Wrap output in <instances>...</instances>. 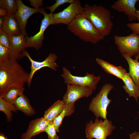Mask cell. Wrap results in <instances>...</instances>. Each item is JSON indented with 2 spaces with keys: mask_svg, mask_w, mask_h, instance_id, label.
I'll return each instance as SVG.
<instances>
[{
  "mask_svg": "<svg viewBox=\"0 0 139 139\" xmlns=\"http://www.w3.org/2000/svg\"><path fill=\"white\" fill-rule=\"evenodd\" d=\"M29 75L17 60L8 58L0 62V97L12 87L24 88Z\"/></svg>",
  "mask_w": 139,
  "mask_h": 139,
  "instance_id": "cell-1",
  "label": "cell"
},
{
  "mask_svg": "<svg viewBox=\"0 0 139 139\" xmlns=\"http://www.w3.org/2000/svg\"><path fill=\"white\" fill-rule=\"evenodd\" d=\"M83 14L103 37L110 34L113 24L109 10L101 5L86 4Z\"/></svg>",
  "mask_w": 139,
  "mask_h": 139,
  "instance_id": "cell-2",
  "label": "cell"
},
{
  "mask_svg": "<svg viewBox=\"0 0 139 139\" xmlns=\"http://www.w3.org/2000/svg\"><path fill=\"white\" fill-rule=\"evenodd\" d=\"M67 28L84 42L96 44L104 38L83 14L67 25Z\"/></svg>",
  "mask_w": 139,
  "mask_h": 139,
  "instance_id": "cell-3",
  "label": "cell"
},
{
  "mask_svg": "<svg viewBox=\"0 0 139 139\" xmlns=\"http://www.w3.org/2000/svg\"><path fill=\"white\" fill-rule=\"evenodd\" d=\"M113 88L111 84H106L91 101L89 109L93 113L96 118L101 117L104 120L107 119V108L111 101V100L108 98V95Z\"/></svg>",
  "mask_w": 139,
  "mask_h": 139,
  "instance_id": "cell-4",
  "label": "cell"
},
{
  "mask_svg": "<svg viewBox=\"0 0 139 139\" xmlns=\"http://www.w3.org/2000/svg\"><path fill=\"white\" fill-rule=\"evenodd\" d=\"M115 127L112 121L107 119L99 120L96 118L94 123L90 120L85 127L86 137L88 139H106Z\"/></svg>",
  "mask_w": 139,
  "mask_h": 139,
  "instance_id": "cell-5",
  "label": "cell"
},
{
  "mask_svg": "<svg viewBox=\"0 0 139 139\" xmlns=\"http://www.w3.org/2000/svg\"><path fill=\"white\" fill-rule=\"evenodd\" d=\"M114 43L120 53L127 54L131 57L137 54L139 50V35L133 32L129 35L114 36Z\"/></svg>",
  "mask_w": 139,
  "mask_h": 139,
  "instance_id": "cell-6",
  "label": "cell"
},
{
  "mask_svg": "<svg viewBox=\"0 0 139 139\" xmlns=\"http://www.w3.org/2000/svg\"><path fill=\"white\" fill-rule=\"evenodd\" d=\"M83 9L80 1L74 0L62 11L53 14V24H62L68 25L79 15L83 13Z\"/></svg>",
  "mask_w": 139,
  "mask_h": 139,
  "instance_id": "cell-7",
  "label": "cell"
},
{
  "mask_svg": "<svg viewBox=\"0 0 139 139\" xmlns=\"http://www.w3.org/2000/svg\"><path fill=\"white\" fill-rule=\"evenodd\" d=\"M63 74H61L66 84H71L81 86L88 87L93 91L95 90L97 85L100 80L101 75L94 76L93 74L87 73L84 76H79L72 75L70 71L65 67H63Z\"/></svg>",
  "mask_w": 139,
  "mask_h": 139,
  "instance_id": "cell-8",
  "label": "cell"
},
{
  "mask_svg": "<svg viewBox=\"0 0 139 139\" xmlns=\"http://www.w3.org/2000/svg\"><path fill=\"white\" fill-rule=\"evenodd\" d=\"M22 57H27L31 63V71L27 83L30 87L33 77L35 73L41 68L45 67H49L52 70L56 71L58 65L56 62L57 58V56L55 53H50L44 61L38 62L33 60L31 57L28 52L25 50L22 53Z\"/></svg>",
  "mask_w": 139,
  "mask_h": 139,
  "instance_id": "cell-9",
  "label": "cell"
},
{
  "mask_svg": "<svg viewBox=\"0 0 139 139\" xmlns=\"http://www.w3.org/2000/svg\"><path fill=\"white\" fill-rule=\"evenodd\" d=\"M41 13L44 16L42 20L39 32L34 36L30 37L25 36V39L28 47H33L38 50L42 46L45 38L44 33L50 25L53 24V14L46 13L43 8Z\"/></svg>",
  "mask_w": 139,
  "mask_h": 139,
  "instance_id": "cell-10",
  "label": "cell"
},
{
  "mask_svg": "<svg viewBox=\"0 0 139 139\" xmlns=\"http://www.w3.org/2000/svg\"><path fill=\"white\" fill-rule=\"evenodd\" d=\"M93 91L88 87L67 84V91L62 101L65 105L74 106L77 100L81 98L88 97L92 94Z\"/></svg>",
  "mask_w": 139,
  "mask_h": 139,
  "instance_id": "cell-11",
  "label": "cell"
},
{
  "mask_svg": "<svg viewBox=\"0 0 139 139\" xmlns=\"http://www.w3.org/2000/svg\"><path fill=\"white\" fill-rule=\"evenodd\" d=\"M18 9L14 16L17 20L22 34L27 36L25 28L27 20L32 14L37 12L41 13L43 8L39 9L32 8L25 5L21 0H16Z\"/></svg>",
  "mask_w": 139,
  "mask_h": 139,
  "instance_id": "cell-12",
  "label": "cell"
},
{
  "mask_svg": "<svg viewBox=\"0 0 139 139\" xmlns=\"http://www.w3.org/2000/svg\"><path fill=\"white\" fill-rule=\"evenodd\" d=\"M9 35L10 39L9 58L17 60L23 57V51L28 47L25 36L22 34L18 36Z\"/></svg>",
  "mask_w": 139,
  "mask_h": 139,
  "instance_id": "cell-13",
  "label": "cell"
},
{
  "mask_svg": "<svg viewBox=\"0 0 139 139\" xmlns=\"http://www.w3.org/2000/svg\"><path fill=\"white\" fill-rule=\"evenodd\" d=\"M138 0H118L112 5L111 8L119 12H122L127 16L130 22L137 20L135 5Z\"/></svg>",
  "mask_w": 139,
  "mask_h": 139,
  "instance_id": "cell-14",
  "label": "cell"
},
{
  "mask_svg": "<svg viewBox=\"0 0 139 139\" xmlns=\"http://www.w3.org/2000/svg\"><path fill=\"white\" fill-rule=\"evenodd\" d=\"M50 123L44 117L33 120L30 123L26 134L31 137L44 131Z\"/></svg>",
  "mask_w": 139,
  "mask_h": 139,
  "instance_id": "cell-15",
  "label": "cell"
},
{
  "mask_svg": "<svg viewBox=\"0 0 139 139\" xmlns=\"http://www.w3.org/2000/svg\"><path fill=\"white\" fill-rule=\"evenodd\" d=\"M2 29L9 35L18 36L22 34L18 22L14 14H8L4 17Z\"/></svg>",
  "mask_w": 139,
  "mask_h": 139,
  "instance_id": "cell-16",
  "label": "cell"
},
{
  "mask_svg": "<svg viewBox=\"0 0 139 139\" xmlns=\"http://www.w3.org/2000/svg\"><path fill=\"white\" fill-rule=\"evenodd\" d=\"M95 60L106 73L113 75L121 80L124 75L127 73L126 70L121 66H116L99 58H96Z\"/></svg>",
  "mask_w": 139,
  "mask_h": 139,
  "instance_id": "cell-17",
  "label": "cell"
},
{
  "mask_svg": "<svg viewBox=\"0 0 139 139\" xmlns=\"http://www.w3.org/2000/svg\"><path fill=\"white\" fill-rule=\"evenodd\" d=\"M13 105L17 110L22 111L26 116H31L35 113L29 100L24 94L17 98Z\"/></svg>",
  "mask_w": 139,
  "mask_h": 139,
  "instance_id": "cell-18",
  "label": "cell"
},
{
  "mask_svg": "<svg viewBox=\"0 0 139 139\" xmlns=\"http://www.w3.org/2000/svg\"><path fill=\"white\" fill-rule=\"evenodd\" d=\"M122 56L128 64V73L130 76L139 88V62L138 60L133 59L126 54H122Z\"/></svg>",
  "mask_w": 139,
  "mask_h": 139,
  "instance_id": "cell-19",
  "label": "cell"
},
{
  "mask_svg": "<svg viewBox=\"0 0 139 139\" xmlns=\"http://www.w3.org/2000/svg\"><path fill=\"white\" fill-rule=\"evenodd\" d=\"M124 83L123 87L129 97H134L138 102V93L139 88L135 84L130 76L128 73L124 75L122 80Z\"/></svg>",
  "mask_w": 139,
  "mask_h": 139,
  "instance_id": "cell-20",
  "label": "cell"
},
{
  "mask_svg": "<svg viewBox=\"0 0 139 139\" xmlns=\"http://www.w3.org/2000/svg\"><path fill=\"white\" fill-rule=\"evenodd\" d=\"M65 105L62 100L57 101L45 112L44 117L49 123L53 122L61 112Z\"/></svg>",
  "mask_w": 139,
  "mask_h": 139,
  "instance_id": "cell-21",
  "label": "cell"
},
{
  "mask_svg": "<svg viewBox=\"0 0 139 139\" xmlns=\"http://www.w3.org/2000/svg\"><path fill=\"white\" fill-rule=\"evenodd\" d=\"M24 88L12 87L7 91L2 98L8 103L13 104L17 98L24 94Z\"/></svg>",
  "mask_w": 139,
  "mask_h": 139,
  "instance_id": "cell-22",
  "label": "cell"
},
{
  "mask_svg": "<svg viewBox=\"0 0 139 139\" xmlns=\"http://www.w3.org/2000/svg\"><path fill=\"white\" fill-rule=\"evenodd\" d=\"M74 111V106L65 105L61 112L53 121L56 132H59L60 127L64 117L71 115Z\"/></svg>",
  "mask_w": 139,
  "mask_h": 139,
  "instance_id": "cell-23",
  "label": "cell"
},
{
  "mask_svg": "<svg viewBox=\"0 0 139 139\" xmlns=\"http://www.w3.org/2000/svg\"><path fill=\"white\" fill-rule=\"evenodd\" d=\"M17 110L13 104L8 103L4 100L2 98L0 97V111L6 115L7 121L10 122L12 120V112H16Z\"/></svg>",
  "mask_w": 139,
  "mask_h": 139,
  "instance_id": "cell-24",
  "label": "cell"
},
{
  "mask_svg": "<svg viewBox=\"0 0 139 139\" xmlns=\"http://www.w3.org/2000/svg\"><path fill=\"white\" fill-rule=\"evenodd\" d=\"M0 8L6 10L8 14H14L17 12L18 5L16 0H0Z\"/></svg>",
  "mask_w": 139,
  "mask_h": 139,
  "instance_id": "cell-25",
  "label": "cell"
},
{
  "mask_svg": "<svg viewBox=\"0 0 139 139\" xmlns=\"http://www.w3.org/2000/svg\"><path fill=\"white\" fill-rule=\"evenodd\" d=\"M44 132L47 134L48 139H58L59 138L56 134V131L53 122L50 123Z\"/></svg>",
  "mask_w": 139,
  "mask_h": 139,
  "instance_id": "cell-26",
  "label": "cell"
},
{
  "mask_svg": "<svg viewBox=\"0 0 139 139\" xmlns=\"http://www.w3.org/2000/svg\"><path fill=\"white\" fill-rule=\"evenodd\" d=\"M0 44L9 49L10 39L9 35L2 29H0Z\"/></svg>",
  "mask_w": 139,
  "mask_h": 139,
  "instance_id": "cell-27",
  "label": "cell"
},
{
  "mask_svg": "<svg viewBox=\"0 0 139 139\" xmlns=\"http://www.w3.org/2000/svg\"><path fill=\"white\" fill-rule=\"evenodd\" d=\"M56 2L53 5L50 6H47L46 8L49 10L50 11V13L53 14L58 6L66 3L70 4L73 2L74 0H56Z\"/></svg>",
  "mask_w": 139,
  "mask_h": 139,
  "instance_id": "cell-28",
  "label": "cell"
},
{
  "mask_svg": "<svg viewBox=\"0 0 139 139\" xmlns=\"http://www.w3.org/2000/svg\"><path fill=\"white\" fill-rule=\"evenodd\" d=\"M9 49L0 44V62L9 58Z\"/></svg>",
  "mask_w": 139,
  "mask_h": 139,
  "instance_id": "cell-29",
  "label": "cell"
},
{
  "mask_svg": "<svg viewBox=\"0 0 139 139\" xmlns=\"http://www.w3.org/2000/svg\"><path fill=\"white\" fill-rule=\"evenodd\" d=\"M127 26L133 32L139 35V22L137 23H128Z\"/></svg>",
  "mask_w": 139,
  "mask_h": 139,
  "instance_id": "cell-30",
  "label": "cell"
},
{
  "mask_svg": "<svg viewBox=\"0 0 139 139\" xmlns=\"http://www.w3.org/2000/svg\"><path fill=\"white\" fill-rule=\"evenodd\" d=\"M30 6L36 9H39V7L44 6L42 0H29Z\"/></svg>",
  "mask_w": 139,
  "mask_h": 139,
  "instance_id": "cell-31",
  "label": "cell"
},
{
  "mask_svg": "<svg viewBox=\"0 0 139 139\" xmlns=\"http://www.w3.org/2000/svg\"><path fill=\"white\" fill-rule=\"evenodd\" d=\"M129 139H139V132H135L129 135Z\"/></svg>",
  "mask_w": 139,
  "mask_h": 139,
  "instance_id": "cell-32",
  "label": "cell"
},
{
  "mask_svg": "<svg viewBox=\"0 0 139 139\" xmlns=\"http://www.w3.org/2000/svg\"><path fill=\"white\" fill-rule=\"evenodd\" d=\"M8 14L7 11L5 9L0 8V16L4 17Z\"/></svg>",
  "mask_w": 139,
  "mask_h": 139,
  "instance_id": "cell-33",
  "label": "cell"
},
{
  "mask_svg": "<svg viewBox=\"0 0 139 139\" xmlns=\"http://www.w3.org/2000/svg\"><path fill=\"white\" fill-rule=\"evenodd\" d=\"M4 17H0V29H2L4 22Z\"/></svg>",
  "mask_w": 139,
  "mask_h": 139,
  "instance_id": "cell-34",
  "label": "cell"
},
{
  "mask_svg": "<svg viewBox=\"0 0 139 139\" xmlns=\"http://www.w3.org/2000/svg\"><path fill=\"white\" fill-rule=\"evenodd\" d=\"M21 139H31V137L28 136L24 133L22 134L21 136Z\"/></svg>",
  "mask_w": 139,
  "mask_h": 139,
  "instance_id": "cell-35",
  "label": "cell"
},
{
  "mask_svg": "<svg viewBox=\"0 0 139 139\" xmlns=\"http://www.w3.org/2000/svg\"><path fill=\"white\" fill-rule=\"evenodd\" d=\"M0 139H8L6 137L4 134L0 133Z\"/></svg>",
  "mask_w": 139,
  "mask_h": 139,
  "instance_id": "cell-36",
  "label": "cell"
},
{
  "mask_svg": "<svg viewBox=\"0 0 139 139\" xmlns=\"http://www.w3.org/2000/svg\"><path fill=\"white\" fill-rule=\"evenodd\" d=\"M136 16L137 19L139 21V10H136Z\"/></svg>",
  "mask_w": 139,
  "mask_h": 139,
  "instance_id": "cell-37",
  "label": "cell"
},
{
  "mask_svg": "<svg viewBox=\"0 0 139 139\" xmlns=\"http://www.w3.org/2000/svg\"><path fill=\"white\" fill-rule=\"evenodd\" d=\"M135 59L138 60L139 59V50L138 53L135 56Z\"/></svg>",
  "mask_w": 139,
  "mask_h": 139,
  "instance_id": "cell-38",
  "label": "cell"
},
{
  "mask_svg": "<svg viewBox=\"0 0 139 139\" xmlns=\"http://www.w3.org/2000/svg\"><path fill=\"white\" fill-rule=\"evenodd\" d=\"M138 99H139V91L138 92ZM138 112V114H139V111Z\"/></svg>",
  "mask_w": 139,
  "mask_h": 139,
  "instance_id": "cell-39",
  "label": "cell"
}]
</instances>
